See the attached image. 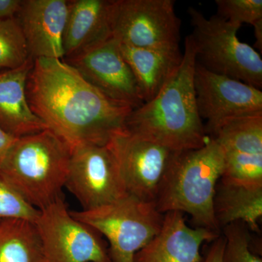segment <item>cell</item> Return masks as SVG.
<instances>
[{"mask_svg": "<svg viewBox=\"0 0 262 262\" xmlns=\"http://www.w3.org/2000/svg\"><path fill=\"white\" fill-rule=\"evenodd\" d=\"M220 234L187 225L184 214L168 212L159 233L134 256V262H201V248Z\"/></svg>", "mask_w": 262, "mask_h": 262, "instance_id": "cell-15", "label": "cell"}, {"mask_svg": "<svg viewBox=\"0 0 262 262\" xmlns=\"http://www.w3.org/2000/svg\"><path fill=\"white\" fill-rule=\"evenodd\" d=\"M69 8L67 0H22L15 18L32 61L63 59V38Z\"/></svg>", "mask_w": 262, "mask_h": 262, "instance_id": "cell-14", "label": "cell"}, {"mask_svg": "<svg viewBox=\"0 0 262 262\" xmlns=\"http://www.w3.org/2000/svg\"><path fill=\"white\" fill-rule=\"evenodd\" d=\"M26 93L33 113L71 149L80 144L106 145L125 130L134 110L105 96L63 59L33 61Z\"/></svg>", "mask_w": 262, "mask_h": 262, "instance_id": "cell-1", "label": "cell"}, {"mask_svg": "<svg viewBox=\"0 0 262 262\" xmlns=\"http://www.w3.org/2000/svg\"><path fill=\"white\" fill-rule=\"evenodd\" d=\"M113 0H72L63 34L64 58L111 37Z\"/></svg>", "mask_w": 262, "mask_h": 262, "instance_id": "cell-17", "label": "cell"}, {"mask_svg": "<svg viewBox=\"0 0 262 262\" xmlns=\"http://www.w3.org/2000/svg\"><path fill=\"white\" fill-rule=\"evenodd\" d=\"M15 139V138L7 134L0 127V165L3 163L8 150L13 145Z\"/></svg>", "mask_w": 262, "mask_h": 262, "instance_id": "cell-27", "label": "cell"}, {"mask_svg": "<svg viewBox=\"0 0 262 262\" xmlns=\"http://www.w3.org/2000/svg\"><path fill=\"white\" fill-rule=\"evenodd\" d=\"M180 29L173 0H113L112 36L120 44L180 51Z\"/></svg>", "mask_w": 262, "mask_h": 262, "instance_id": "cell-7", "label": "cell"}, {"mask_svg": "<svg viewBox=\"0 0 262 262\" xmlns=\"http://www.w3.org/2000/svg\"><path fill=\"white\" fill-rule=\"evenodd\" d=\"M127 194L154 202L160 184L174 155L165 146L126 130L108 142Z\"/></svg>", "mask_w": 262, "mask_h": 262, "instance_id": "cell-11", "label": "cell"}, {"mask_svg": "<svg viewBox=\"0 0 262 262\" xmlns=\"http://www.w3.org/2000/svg\"><path fill=\"white\" fill-rule=\"evenodd\" d=\"M65 188L83 211L108 204L127 194L108 144H80L71 149Z\"/></svg>", "mask_w": 262, "mask_h": 262, "instance_id": "cell-9", "label": "cell"}, {"mask_svg": "<svg viewBox=\"0 0 262 262\" xmlns=\"http://www.w3.org/2000/svg\"><path fill=\"white\" fill-rule=\"evenodd\" d=\"M194 89L202 120L206 119V132L232 117L262 112V91L207 70L196 62Z\"/></svg>", "mask_w": 262, "mask_h": 262, "instance_id": "cell-13", "label": "cell"}, {"mask_svg": "<svg viewBox=\"0 0 262 262\" xmlns=\"http://www.w3.org/2000/svg\"><path fill=\"white\" fill-rule=\"evenodd\" d=\"M29 59L27 43L18 20H0V71L18 68Z\"/></svg>", "mask_w": 262, "mask_h": 262, "instance_id": "cell-21", "label": "cell"}, {"mask_svg": "<svg viewBox=\"0 0 262 262\" xmlns=\"http://www.w3.org/2000/svg\"><path fill=\"white\" fill-rule=\"evenodd\" d=\"M0 262H46L34 222L21 219L0 222Z\"/></svg>", "mask_w": 262, "mask_h": 262, "instance_id": "cell-20", "label": "cell"}, {"mask_svg": "<svg viewBox=\"0 0 262 262\" xmlns=\"http://www.w3.org/2000/svg\"><path fill=\"white\" fill-rule=\"evenodd\" d=\"M33 61L0 72V127L15 139L48 129L29 106L26 84Z\"/></svg>", "mask_w": 262, "mask_h": 262, "instance_id": "cell-16", "label": "cell"}, {"mask_svg": "<svg viewBox=\"0 0 262 262\" xmlns=\"http://www.w3.org/2000/svg\"><path fill=\"white\" fill-rule=\"evenodd\" d=\"M195 65V48L189 35L178 70L151 101L133 110L125 130L174 151L204 146L209 136L196 105Z\"/></svg>", "mask_w": 262, "mask_h": 262, "instance_id": "cell-2", "label": "cell"}, {"mask_svg": "<svg viewBox=\"0 0 262 262\" xmlns=\"http://www.w3.org/2000/svg\"><path fill=\"white\" fill-rule=\"evenodd\" d=\"M207 135L223 153L222 178L262 187V112L227 119Z\"/></svg>", "mask_w": 262, "mask_h": 262, "instance_id": "cell-10", "label": "cell"}, {"mask_svg": "<svg viewBox=\"0 0 262 262\" xmlns=\"http://www.w3.org/2000/svg\"><path fill=\"white\" fill-rule=\"evenodd\" d=\"M120 48L134 74L144 103L149 102L159 94L182 63L181 51L145 49L120 43Z\"/></svg>", "mask_w": 262, "mask_h": 262, "instance_id": "cell-18", "label": "cell"}, {"mask_svg": "<svg viewBox=\"0 0 262 262\" xmlns=\"http://www.w3.org/2000/svg\"><path fill=\"white\" fill-rule=\"evenodd\" d=\"M70 213L106 237L111 262H134L136 253L159 233L164 217L154 202L129 194L94 209Z\"/></svg>", "mask_w": 262, "mask_h": 262, "instance_id": "cell-6", "label": "cell"}, {"mask_svg": "<svg viewBox=\"0 0 262 262\" xmlns=\"http://www.w3.org/2000/svg\"><path fill=\"white\" fill-rule=\"evenodd\" d=\"M223 230L225 239L222 262H262L253 253L248 227L241 222L226 226Z\"/></svg>", "mask_w": 262, "mask_h": 262, "instance_id": "cell-22", "label": "cell"}, {"mask_svg": "<svg viewBox=\"0 0 262 262\" xmlns=\"http://www.w3.org/2000/svg\"><path fill=\"white\" fill-rule=\"evenodd\" d=\"M254 30V37L256 42L254 44V49L256 48L260 53L262 52V20H258L253 26Z\"/></svg>", "mask_w": 262, "mask_h": 262, "instance_id": "cell-28", "label": "cell"}, {"mask_svg": "<svg viewBox=\"0 0 262 262\" xmlns=\"http://www.w3.org/2000/svg\"><path fill=\"white\" fill-rule=\"evenodd\" d=\"M217 15L234 25L262 20V0H216Z\"/></svg>", "mask_w": 262, "mask_h": 262, "instance_id": "cell-23", "label": "cell"}, {"mask_svg": "<svg viewBox=\"0 0 262 262\" xmlns=\"http://www.w3.org/2000/svg\"><path fill=\"white\" fill-rule=\"evenodd\" d=\"M225 239L223 235L219 236L212 241L211 246L201 262H222Z\"/></svg>", "mask_w": 262, "mask_h": 262, "instance_id": "cell-25", "label": "cell"}, {"mask_svg": "<svg viewBox=\"0 0 262 262\" xmlns=\"http://www.w3.org/2000/svg\"><path fill=\"white\" fill-rule=\"evenodd\" d=\"M22 0H0V20L15 18Z\"/></svg>", "mask_w": 262, "mask_h": 262, "instance_id": "cell-26", "label": "cell"}, {"mask_svg": "<svg viewBox=\"0 0 262 262\" xmlns=\"http://www.w3.org/2000/svg\"><path fill=\"white\" fill-rule=\"evenodd\" d=\"M192 33L189 34L196 52V62L207 70L234 79L261 90V55L241 42L237 33L241 27L216 14L207 18L202 12L189 7Z\"/></svg>", "mask_w": 262, "mask_h": 262, "instance_id": "cell-5", "label": "cell"}, {"mask_svg": "<svg viewBox=\"0 0 262 262\" xmlns=\"http://www.w3.org/2000/svg\"><path fill=\"white\" fill-rule=\"evenodd\" d=\"M70 158V146L46 129L15 139L0 174L29 205L40 210L63 194Z\"/></svg>", "mask_w": 262, "mask_h": 262, "instance_id": "cell-4", "label": "cell"}, {"mask_svg": "<svg viewBox=\"0 0 262 262\" xmlns=\"http://www.w3.org/2000/svg\"><path fill=\"white\" fill-rule=\"evenodd\" d=\"M63 60L108 98L134 110L144 104L120 43L113 36Z\"/></svg>", "mask_w": 262, "mask_h": 262, "instance_id": "cell-12", "label": "cell"}, {"mask_svg": "<svg viewBox=\"0 0 262 262\" xmlns=\"http://www.w3.org/2000/svg\"><path fill=\"white\" fill-rule=\"evenodd\" d=\"M46 262H111L101 234L71 214L63 194L34 221Z\"/></svg>", "mask_w": 262, "mask_h": 262, "instance_id": "cell-8", "label": "cell"}, {"mask_svg": "<svg viewBox=\"0 0 262 262\" xmlns=\"http://www.w3.org/2000/svg\"><path fill=\"white\" fill-rule=\"evenodd\" d=\"M39 210L29 205L0 174V222L21 219L34 222Z\"/></svg>", "mask_w": 262, "mask_h": 262, "instance_id": "cell-24", "label": "cell"}, {"mask_svg": "<svg viewBox=\"0 0 262 262\" xmlns=\"http://www.w3.org/2000/svg\"><path fill=\"white\" fill-rule=\"evenodd\" d=\"M223 170V153L211 138L201 148L176 153L155 198L157 209L189 215L195 227L220 234L213 199Z\"/></svg>", "mask_w": 262, "mask_h": 262, "instance_id": "cell-3", "label": "cell"}, {"mask_svg": "<svg viewBox=\"0 0 262 262\" xmlns=\"http://www.w3.org/2000/svg\"><path fill=\"white\" fill-rule=\"evenodd\" d=\"M215 222L220 230L234 222L258 232L262 216V187H251L221 177L213 199Z\"/></svg>", "mask_w": 262, "mask_h": 262, "instance_id": "cell-19", "label": "cell"}]
</instances>
